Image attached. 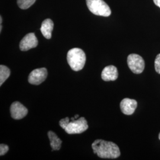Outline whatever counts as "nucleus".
Here are the masks:
<instances>
[{"instance_id":"nucleus-18","label":"nucleus","mask_w":160,"mask_h":160,"mask_svg":"<svg viewBox=\"0 0 160 160\" xmlns=\"http://www.w3.org/2000/svg\"><path fill=\"white\" fill-rule=\"evenodd\" d=\"M155 4L160 8V0H153Z\"/></svg>"},{"instance_id":"nucleus-5","label":"nucleus","mask_w":160,"mask_h":160,"mask_svg":"<svg viewBox=\"0 0 160 160\" xmlns=\"http://www.w3.org/2000/svg\"><path fill=\"white\" fill-rule=\"evenodd\" d=\"M128 65L134 74H139L143 72L145 68V61L140 55L132 53L128 57Z\"/></svg>"},{"instance_id":"nucleus-17","label":"nucleus","mask_w":160,"mask_h":160,"mask_svg":"<svg viewBox=\"0 0 160 160\" xmlns=\"http://www.w3.org/2000/svg\"><path fill=\"white\" fill-rule=\"evenodd\" d=\"M69 122H70V119L68 117H67L64 119H62L59 121V125L62 129H65V128L68 125Z\"/></svg>"},{"instance_id":"nucleus-10","label":"nucleus","mask_w":160,"mask_h":160,"mask_svg":"<svg viewBox=\"0 0 160 160\" xmlns=\"http://www.w3.org/2000/svg\"><path fill=\"white\" fill-rule=\"evenodd\" d=\"M118 71L113 65H109L103 69L102 72V78L105 81H115L118 79Z\"/></svg>"},{"instance_id":"nucleus-8","label":"nucleus","mask_w":160,"mask_h":160,"mask_svg":"<svg viewBox=\"0 0 160 160\" xmlns=\"http://www.w3.org/2000/svg\"><path fill=\"white\" fill-rule=\"evenodd\" d=\"M38 45V40L34 33L26 34L20 43V49L22 51H27L36 48Z\"/></svg>"},{"instance_id":"nucleus-20","label":"nucleus","mask_w":160,"mask_h":160,"mask_svg":"<svg viewBox=\"0 0 160 160\" xmlns=\"http://www.w3.org/2000/svg\"><path fill=\"white\" fill-rule=\"evenodd\" d=\"M159 137V139H160V134H159V137Z\"/></svg>"},{"instance_id":"nucleus-16","label":"nucleus","mask_w":160,"mask_h":160,"mask_svg":"<svg viewBox=\"0 0 160 160\" xmlns=\"http://www.w3.org/2000/svg\"><path fill=\"white\" fill-rule=\"evenodd\" d=\"M9 147L8 145L4 143H1L0 145V155L2 156L6 154V153L8 151Z\"/></svg>"},{"instance_id":"nucleus-15","label":"nucleus","mask_w":160,"mask_h":160,"mask_svg":"<svg viewBox=\"0 0 160 160\" xmlns=\"http://www.w3.org/2000/svg\"><path fill=\"white\" fill-rule=\"evenodd\" d=\"M155 69L156 72L160 74V53L156 57L154 62Z\"/></svg>"},{"instance_id":"nucleus-6","label":"nucleus","mask_w":160,"mask_h":160,"mask_svg":"<svg viewBox=\"0 0 160 160\" xmlns=\"http://www.w3.org/2000/svg\"><path fill=\"white\" fill-rule=\"evenodd\" d=\"M48 76V71L45 68L34 69L29 75L28 81L33 85H39L46 80Z\"/></svg>"},{"instance_id":"nucleus-12","label":"nucleus","mask_w":160,"mask_h":160,"mask_svg":"<svg viewBox=\"0 0 160 160\" xmlns=\"http://www.w3.org/2000/svg\"><path fill=\"white\" fill-rule=\"evenodd\" d=\"M48 135L50 141V145L52 148V151H58L61 148L62 141L58 137L57 134L53 132L49 131Z\"/></svg>"},{"instance_id":"nucleus-13","label":"nucleus","mask_w":160,"mask_h":160,"mask_svg":"<svg viewBox=\"0 0 160 160\" xmlns=\"http://www.w3.org/2000/svg\"><path fill=\"white\" fill-rule=\"evenodd\" d=\"M10 74L11 71L7 67L3 65H0V86H2L6 80L8 79Z\"/></svg>"},{"instance_id":"nucleus-14","label":"nucleus","mask_w":160,"mask_h":160,"mask_svg":"<svg viewBox=\"0 0 160 160\" xmlns=\"http://www.w3.org/2000/svg\"><path fill=\"white\" fill-rule=\"evenodd\" d=\"M36 1V0H17V4L21 9L26 10L32 6Z\"/></svg>"},{"instance_id":"nucleus-3","label":"nucleus","mask_w":160,"mask_h":160,"mask_svg":"<svg viewBox=\"0 0 160 160\" xmlns=\"http://www.w3.org/2000/svg\"><path fill=\"white\" fill-rule=\"evenodd\" d=\"M87 6L92 14L108 17L111 14V10L109 6L103 0H86Z\"/></svg>"},{"instance_id":"nucleus-1","label":"nucleus","mask_w":160,"mask_h":160,"mask_svg":"<svg viewBox=\"0 0 160 160\" xmlns=\"http://www.w3.org/2000/svg\"><path fill=\"white\" fill-rule=\"evenodd\" d=\"M92 146L94 153L102 158L115 159L120 155L119 147L112 142L97 139L92 142Z\"/></svg>"},{"instance_id":"nucleus-11","label":"nucleus","mask_w":160,"mask_h":160,"mask_svg":"<svg viewBox=\"0 0 160 160\" xmlns=\"http://www.w3.org/2000/svg\"><path fill=\"white\" fill-rule=\"evenodd\" d=\"M53 29V22L50 18L45 20L40 28V31L43 36L47 39H50L52 37V32Z\"/></svg>"},{"instance_id":"nucleus-4","label":"nucleus","mask_w":160,"mask_h":160,"mask_svg":"<svg viewBox=\"0 0 160 160\" xmlns=\"http://www.w3.org/2000/svg\"><path fill=\"white\" fill-rule=\"evenodd\" d=\"M88 128V125L86 119L81 117L77 120H71L64 129L65 132L70 134H80L86 131Z\"/></svg>"},{"instance_id":"nucleus-2","label":"nucleus","mask_w":160,"mask_h":160,"mask_svg":"<svg viewBox=\"0 0 160 160\" xmlns=\"http://www.w3.org/2000/svg\"><path fill=\"white\" fill-rule=\"evenodd\" d=\"M67 61L73 71H78L84 67L86 61V54L81 49L72 48L68 52Z\"/></svg>"},{"instance_id":"nucleus-19","label":"nucleus","mask_w":160,"mask_h":160,"mask_svg":"<svg viewBox=\"0 0 160 160\" xmlns=\"http://www.w3.org/2000/svg\"><path fill=\"white\" fill-rule=\"evenodd\" d=\"M79 117V115L78 114H76L75 116V119H77V118H78Z\"/></svg>"},{"instance_id":"nucleus-9","label":"nucleus","mask_w":160,"mask_h":160,"mask_svg":"<svg viewBox=\"0 0 160 160\" xmlns=\"http://www.w3.org/2000/svg\"><path fill=\"white\" fill-rule=\"evenodd\" d=\"M137 102L135 100L126 98L123 99L120 104L121 111L123 114L131 115L137 108Z\"/></svg>"},{"instance_id":"nucleus-7","label":"nucleus","mask_w":160,"mask_h":160,"mask_svg":"<svg viewBox=\"0 0 160 160\" xmlns=\"http://www.w3.org/2000/svg\"><path fill=\"white\" fill-rule=\"evenodd\" d=\"M10 113L12 119L20 120L24 118L28 114V110L22 103L18 102H14L11 105Z\"/></svg>"}]
</instances>
